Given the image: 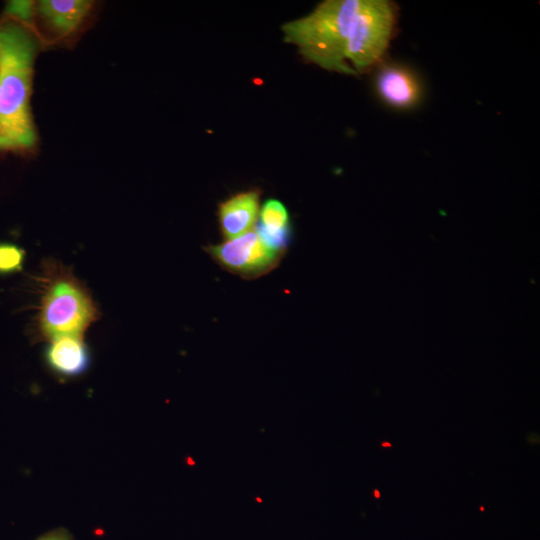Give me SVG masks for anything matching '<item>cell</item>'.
<instances>
[{
    "instance_id": "obj_5",
    "label": "cell",
    "mask_w": 540,
    "mask_h": 540,
    "mask_svg": "<svg viewBox=\"0 0 540 540\" xmlns=\"http://www.w3.org/2000/svg\"><path fill=\"white\" fill-rule=\"evenodd\" d=\"M44 362L61 378L83 375L90 367L91 353L83 338L61 337L49 341L44 350Z\"/></svg>"
},
{
    "instance_id": "obj_7",
    "label": "cell",
    "mask_w": 540,
    "mask_h": 540,
    "mask_svg": "<svg viewBox=\"0 0 540 540\" xmlns=\"http://www.w3.org/2000/svg\"><path fill=\"white\" fill-rule=\"evenodd\" d=\"M259 215V193H239L223 202L218 211L221 231L230 240L241 236L255 226Z\"/></svg>"
},
{
    "instance_id": "obj_9",
    "label": "cell",
    "mask_w": 540,
    "mask_h": 540,
    "mask_svg": "<svg viewBox=\"0 0 540 540\" xmlns=\"http://www.w3.org/2000/svg\"><path fill=\"white\" fill-rule=\"evenodd\" d=\"M255 230L269 247L283 254L290 230L285 206L276 199L267 200L261 208Z\"/></svg>"
},
{
    "instance_id": "obj_4",
    "label": "cell",
    "mask_w": 540,
    "mask_h": 540,
    "mask_svg": "<svg viewBox=\"0 0 540 540\" xmlns=\"http://www.w3.org/2000/svg\"><path fill=\"white\" fill-rule=\"evenodd\" d=\"M205 250L225 269L245 278L261 276L277 266L282 253L269 247L254 229Z\"/></svg>"
},
{
    "instance_id": "obj_6",
    "label": "cell",
    "mask_w": 540,
    "mask_h": 540,
    "mask_svg": "<svg viewBox=\"0 0 540 540\" xmlns=\"http://www.w3.org/2000/svg\"><path fill=\"white\" fill-rule=\"evenodd\" d=\"M376 90L385 103L399 109L413 107L421 95L416 77L407 68L396 65L385 66L378 72Z\"/></svg>"
},
{
    "instance_id": "obj_3",
    "label": "cell",
    "mask_w": 540,
    "mask_h": 540,
    "mask_svg": "<svg viewBox=\"0 0 540 540\" xmlns=\"http://www.w3.org/2000/svg\"><path fill=\"white\" fill-rule=\"evenodd\" d=\"M40 289L33 335L38 341L61 337L84 338L100 318L91 292L73 271L61 262L46 259L37 278Z\"/></svg>"
},
{
    "instance_id": "obj_2",
    "label": "cell",
    "mask_w": 540,
    "mask_h": 540,
    "mask_svg": "<svg viewBox=\"0 0 540 540\" xmlns=\"http://www.w3.org/2000/svg\"><path fill=\"white\" fill-rule=\"evenodd\" d=\"M37 45L24 26L0 23L1 150H27L36 143L30 95Z\"/></svg>"
},
{
    "instance_id": "obj_11",
    "label": "cell",
    "mask_w": 540,
    "mask_h": 540,
    "mask_svg": "<svg viewBox=\"0 0 540 540\" xmlns=\"http://www.w3.org/2000/svg\"><path fill=\"white\" fill-rule=\"evenodd\" d=\"M36 540H74V538L68 530L63 527H59L46 532Z\"/></svg>"
},
{
    "instance_id": "obj_8",
    "label": "cell",
    "mask_w": 540,
    "mask_h": 540,
    "mask_svg": "<svg viewBox=\"0 0 540 540\" xmlns=\"http://www.w3.org/2000/svg\"><path fill=\"white\" fill-rule=\"evenodd\" d=\"M92 5V1L87 0H41L35 7L54 33L68 36L81 26Z\"/></svg>"
},
{
    "instance_id": "obj_1",
    "label": "cell",
    "mask_w": 540,
    "mask_h": 540,
    "mask_svg": "<svg viewBox=\"0 0 540 540\" xmlns=\"http://www.w3.org/2000/svg\"><path fill=\"white\" fill-rule=\"evenodd\" d=\"M387 0H327L282 31L302 56L319 67L358 75L382 60L396 24Z\"/></svg>"
},
{
    "instance_id": "obj_10",
    "label": "cell",
    "mask_w": 540,
    "mask_h": 540,
    "mask_svg": "<svg viewBox=\"0 0 540 540\" xmlns=\"http://www.w3.org/2000/svg\"><path fill=\"white\" fill-rule=\"evenodd\" d=\"M26 252L16 244L0 243V274H12L22 270Z\"/></svg>"
}]
</instances>
